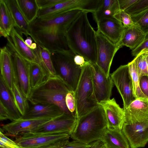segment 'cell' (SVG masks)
<instances>
[{
    "label": "cell",
    "instance_id": "1",
    "mask_svg": "<svg viewBox=\"0 0 148 148\" xmlns=\"http://www.w3.org/2000/svg\"><path fill=\"white\" fill-rule=\"evenodd\" d=\"M82 11L65 33L69 47L75 54L83 56L91 64L97 60L96 31L88 21L87 13Z\"/></svg>",
    "mask_w": 148,
    "mask_h": 148
},
{
    "label": "cell",
    "instance_id": "2",
    "mask_svg": "<svg viewBox=\"0 0 148 148\" xmlns=\"http://www.w3.org/2000/svg\"><path fill=\"white\" fill-rule=\"evenodd\" d=\"M70 91L58 75L49 76L38 86L32 89L27 100L32 105H55L64 113L77 118L69 111L66 103V95Z\"/></svg>",
    "mask_w": 148,
    "mask_h": 148
},
{
    "label": "cell",
    "instance_id": "3",
    "mask_svg": "<svg viewBox=\"0 0 148 148\" xmlns=\"http://www.w3.org/2000/svg\"><path fill=\"white\" fill-rule=\"evenodd\" d=\"M107 128L104 111L99 104L92 111L77 119L70 137L73 140L90 144L100 140Z\"/></svg>",
    "mask_w": 148,
    "mask_h": 148
},
{
    "label": "cell",
    "instance_id": "4",
    "mask_svg": "<svg viewBox=\"0 0 148 148\" xmlns=\"http://www.w3.org/2000/svg\"><path fill=\"white\" fill-rule=\"evenodd\" d=\"M74 92L77 119L99 105L94 92L90 63L82 68L77 87Z\"/></svg>",
    "mask_w": 148,
    "mask_h": 148
},
{
    "label": "cell",
    "instance_id": "5",
    "mask_svg": "<svg viewBox=\"0 0 148 148\" xmlns=\"http://www.w3.org/2000/svg\"><path fill=\"white\" fill-rule=\"evenodd\" d=\"M51 54L57 75L74 92L82 69L75 63L74 57L75 55L70 50L53 51Z\"/></svg>",
    "mask_w": 148,
    "mask_h": 148
},
{
    "label": "cell",
    "instance_id": "6",
    "mask_svg": "<svg viewBox=\"0 0 148 148\" xmlns=\"http://www.w3.org/2000/svg\"><path fill=\"white\" fill-rule=\"evenodd\" d=\"M82 11L75 9L64 12L51 19L36 18L30 24L31 33L48 29H58L66 32Z\"/></svg>",
    "mask_w": 148,
    "mask_h": 148
},
{
    "label": "cell",
    "instance_id": "7",
    "mask_svg": "<svg viewBox=\"0 0 148 148\" xmlns=\"http://www.w3.org/2000/svg\"><path fill=\"white\" fill-rule=\"evenodd\" d=\"M110 75L122 98L125 109L136 99L128 64L120 66Z\"/></svg>",
    "mask_w": 148,
    "mask_h": 148
},
{
    "label": "cell",
    "instance_id": "8",
    "mask_svg": "<svg viewBox=\"0 0 148 148\" xmlns=\"http://www.w3.org/2000/svg\"><path fill=\"white\" fill-rule=\"evenodd\" d=\"M77 121V118L64 113L27 132L36 134L66 133L71 136Z\"/></svg>",
    "mask_w": 148,
    "mask_h": 148
},
{
    "label": "cell",
    "instance_id": "9",
    "mask_svg": "<svg viewBox=\"0 0 148 148\" xmlns=\"http://www.w3.org/2000/svg\"><path fill=\"white\" fill-rule=\"evenodd\" d=\"M65 33L57 30H44L32 33L31 37L37 44L41 45L51 52L70 50Z\"/></svg>",
    "mask_w": 148,
    "mask_h": 148
},
{
    "label": "cell",
    "instance_id": "10",
    "mask_svg": "<svg viewBox=\"0 0 148 148\" xmlns=\"http://www.w3.org/2000/svg\"><path fill=\"white\" fill-rule=\"evenodd\" d=\"M7 38L6 47L10 51L12 56L20 88L24 95L27 99L32 90L30 79V63L21 57L15 50L9 36Z\"/></svg>",
    "mask_w": 148,
    "mask_h": 148
},
{
    "label": "cell",
    "instance_id": "11",
    "mask_svg": "<svg viewBox=\"0 0 148 148\" xmlns=\"http://www.w3.org/2000/svg\"><path fill=\"white\" fill-rule=\"evenodd\" d=\"M97 60L96 64L106 75L110 76L113 58L119 49L99 31H96Z\"/></svg>",
    "mask_w": 148,
    "mask_h": 148
},
{
    "label": "cell",
    "instance_id": "12",
    "mask_svg": "<svg viewBox=\"0 0 148 148\" xmlns=\"http://www.w3.org/2000/svg\"><path fill=\"white\" fill-rule=\"evenodd\" d=\"M70 137L66 133L36 134L25 132L15 136L14 141L22 148H38L69 139Z\"/></svg>",
    "mask_w": 148,
    "mask_h": 148
},
{
    "label": "cell",
    "instance_id": "13",
    "mask_svg": "<svg viewBox=\"0 0 148 148\" xmlns=\"http://www.w3.org/2000/svg\"><path fill=\"white\" fill-rule=\"evenodd\" d=\"M122 131L131 148L143 147L148 142V120L124 123Z\"/></svg>",
    "mask_w": 148,
    "mask_h": 148
},
{
    "label": "cell",
    "instance_id": "14",
    "mask_svg": "<svg viewBox=\"0 0 148 148\" xmlns=\"http://www.w3.org/2000/svg\"><path fill=\"white\" fill-rule=\"evenodd\" d=\"M92 81L95 97L98 103L110 99L113 83L96 64H91Z\"/></svg>",
    "mask_w": 148,
    "mask_h": 148
},
{
    "label": "cell",
    "instance_id": "15",
    "mask_svg": "<svg viewBox=\"0 0 148 148\" xmlns=\"http://www.w3.org/2000/svg\"><path fill=\"white\" fill-rule=\"evenodd\" d=\"M105 113L107 128L122 130L125 119V111L116 102L114 98L99 104Z\"/></svg>",
    "mask_w": 148,
    "mask_h": 148
},
{
    "label": "cell",
    "instance_id": "16",
    "mask_svg": "<svg viewBox=\"0 0 148 148\" xmlns=\"http://www.w3.org/2000/svg\"><path fill=\"white\" fill-rule=\"evenodd\" d=\"M0 77L12 93L13 84L18 81L11 52L6 46L0 49Z\"/></svg>",
    "mask_w": 148,
    "mask_h": 148
},
{
    "label": "cell",
    "instance_id": "17",
    "mask_svg": "<svg viewBox=\"0 0 148 148\" xmlns=\"http://www.w3.org/2000/svg\"><path fill=\"white\" fill-rule=\"evenodd\" d=\"M96 23L97 30L119 48L124 29L122 23L114 17L103 18Z\"/></svg>",
    "mask_w": 148,
    "mask_h": 148
},
{
    "label": "cell",
    "instance_id": "18",
    "mask_svg": "<svg viewBox=\"0 0 148 148\" xmlns=\"http://www.w3.org/2000/svg\"><path fill=\"white\" fill-rule=\"evenodd\" d=\"M52 119L47 118L23 119L21 118L3 125L2 130L9 134L16 136L21 133L30 131Z\"/></svg>",
    "mask_w": 148,
    "mask_h": 148
},
{
    "label": "cell",
    "instance_id": "19",
    "mask_svg": "<svg viewBox=\"0 0 148 148\" xmlns=\"http://www.w3.org/2000/svg\"><path fill=\"white\" fill-rule=\"evenodd\" d=\"M124 110V123H130L148 120V99H136Z\"/></svg>",
    "mask_w": 148,
    "mask_h": 148
},
{
    "label": "cell",
    "instance_id": "20",
    "mask_svg": "<svg viewBox=\"0 0 148 148\" xmlns=\"http://www.w3.org/2000/svg\"><path fill=\"white\" fill-rule=\"evenodd\" d=\"M12 45L16 52L30 63L40 64L37 55L35 51L31 49L25 42L22 35L14 27L9 36Z\"/></svg>",
    "mask_w": 148,
    "mask_h": 148
},
{
    "label": "cell",
    "instance_id": "21",
    "mask_svg": "<svg viewBox=\"0 0 148 148\" xmlns=\"http://www.w3.org/2000/svg\"><path fill=\"white\" fill-rule=\"evenodd\" d=\"M64 113L58 106L52 104L32 105L21 118L32 119L42 118L53 119Z\"/></svg>",
    "mask_w": 148,
    "mask_h": 148
},
{
    "label": "cell",
    "instance_id": "22",
    "mask_svg": "<svg viewBox=\"0 0 148 148\" xmlns=\"http://www.w3.org/2000/svg\"><path fill=\"white\" fill-rule=\"evenodd\" d=\"M145 36V34L135 25L124 27L119 48L120 49L123 46H125L133 51L143 42Z\"/></svg>",
    "mask_w": 148,
    "mask_h": 148
},
{
    "label": "cell",
    "instance_id": "23",
    "mask_svg": "<svg viewBox=\"0 0 148 148\" xmlns=\"http://www.w3.org/2000/svg\"><path fill=\"white\" fill-rule=\"evenodd\" d=\"M12 18L14 27L21 35L31 36L30 24L25 19L17 4L16 0H5Z\"/></svg>",
    "mask_w": 148,
    "mask_h": 148
},
{
    "label": "cell",
    "instance_id": "24",
    "mask_svg": "<svg viewBox=\"0 0 148 148\" xmlns=\"http://www.w3.org/2000/svg\"><path fill=\"white\" fill-rule=\"evenodd\" d=\"M100 140L106 148H130L128 141L121 130L107 128Z\"/></svg>",
    "mask_w": 148,
    "mask_h": 148
},
{
    "label": "cell",
    "instance_id": "25",
    "mask_svg": "<svg viewBox=\"0 0 148 148\" xmlns=\"http://www.w3.org/2000/svg\"><path fill=\"white\" fill-rule=\"evenodd\" d=\"M0 101L8 111L12 121L21 118L22 115L18 110L11 93L2 78H0Z\"/></svg>",
    "mask_w": 148,
    "mask_h": 148
},
{
    "label": "cell",
    "instance_id": "26",
    "mask_svg": "<svg viewBox=\"0 0 148 148\" xmlns=\"http://www.w3.org/2000/svg\"><path fill=\"white\" fill-rule=\"evenodd\" d=\"M120 10L118 0H100L97 9L92 14L97 23L102 19L113 17Z\"/></svg>",
    "mask_w": 148,
    "mask_h": 148
},
{
    "label": "cell",
    "instance_id": "27",
    "mask_svg": "<svg viewBox=\"0 0 148 148\" xmlns=\"http://www.w3.org/2000/svg\"><path fill=\"white\" fill-rule=\"evenodd\" d=\"M0 35L8 38L13 28L14 22L5 0H0Z\"/></svg>",
    "mask_w": 148,
    "mask_h": 148
},
{
    "label": "cell",
    "instance_id": "28",
    "mask_svg": "<svg viewBox=\"0 0 148 148\" xmlns=\"http://www.w3.org/2000/svg\"><path fill=\"white\" fill-rule=\"evenodd\" d=\"M35 50L38 56L40 64L47 76L57 75L51 56L50 51L41 45L37 44Z\"/></svg>",
    "mask_w": 148,
    "mask_h": 148
},
{
    "label": "cell",
    "instance_id": "29",
    "mask_svg": "<svg viewBox=\"0 0 148 148\" xmlns=\"http://www.w3.org/2000/svg\"><path fill=\"white\" fill-rule=\"evenodd\" d=\"M21 12L30 24L37 18L40 9L36 0H16Z\"/></svg>",
    "mask_w": 148,
    "mask_h": 148
},
{
    "label": "cell",
    "instance_id": "30",
    "mask_svg": "<svg viewBox=\"0 0 148 148\" xmlns=\"http://www.w3.org/2000/svg\"><path fill=\"white\" fill-rule=\"evenodd\" d=\"M11 93L15 105L22 116L29 108V106L27 99L21 89L18 81L14 83Z\"/></svg>",
    "mask_w": 148,
    "mask_h": 148
},
{
    "label": "cell",
    "instance_id": "31",
    "mask_svg": "<svg viewBox=\"0 0 148 148\" xmlns=\"http://www.w3.org/2000/svg\"><path fill=\"white\" fill-rule=\"evenodd\" d=\"M30 73L32 89L38 86L47 76L41 65L37 63H30Z\"/></svg>",
    "mask_w": 148,
    "mask_h": 148
},
{
    "label": "cell",
    "instance_id": "32",
    "mask_svg": "<svg viewBox=\"0 0 148 148\" xmlns=\"http://www.w3.org/2000/svg\"><path fill=\"white\" fill-rule=\"evenodd\" d=\"M127 64L132 79L134 93L136 99L147 98L140 89L139 84L140 78L134 60H133Z\"/></svg>",
    "mask_w": 148,
    "mask_h": 148
},
{
    "label": "cell",
    "instance_id": "33",
    "mask_svg": "<svg viewBox=\"0 0 148 148\" xmlns=\"http://www.w3.org/2000/svg\"><path fill=\"white\" fill-rule=\"evenodd\" d=\"M134 60L140 79L143 76H148V53L146 51L142 52Z\"/></svg>",
    "mask_w": 148,
    "mask_h": 148
},
{
    "label": "cell",
    "instance_id": "34",
    "mask_svg": "<svg viewBox=\"0 0 148 148\" xmlns=\"http://www.w3.org/2000/svg\"><path fill=\"white\" fill-rule=\"evenodd\" d=\"M131 17L134 25L140 28L145 34L148 32V9Z\"/></svg>",
    "mask_w": 148,
    "mask_h": 148
},
{
    "label": "cell",
    "instance_id": "35",
    "mask_svg": "<svg viewBox=\"0 0 148 148\" xmlns=\"http://www.w3.org/2000/svg\"><path fill=\"white\" fill-rule=\"evenodd\" d=\"M148 9V0H137L124 11L131 16L139 14Z\"/></svg>",
    "mask_w": 148,
    "mask_h": 148
},
{
    "label": "cell",
    "instance_id": "36",
    "mask_svg": "<svg viewBox=\"0 0 148 148\" xmlns=\"http://www.w3.org/2000/svg\"><path fill=\"white\" fill-rule=\"evenodd\" d=\"M113 17L120 21L124 27H127L134 25L131 16L124 10H120Z\"/></svg>",
    "mask_w": 148,
    "mask_h": 148
},
{
    "label": "cell",
    "instance_id": "37",
    "mask_svg": "<svg viewBox=\"0 0 148 148\" xmlns=\"http://www.w3.org/2000/svg\"><path fill=\"white\" fill-rule=\"evenodd\" d=\"M2 131L1 130L0 132L1 147L2 148H22L14 141L10 139L5 136Z\"/></svg>",
    "mask_w": 148,
    "mask_h": 148
},
{
    "label": "cell",
    "instance_id": "38",
    "mask_svg": "<svg viewBox=\"0 0 148 148\" xmlns=\"http://www.w3.org/2000/svg\"><path fill=\"white\" fill-rule=\"evenodd\" d=\"M65 101L66 106L69 111L74 117L77 118L73 92L70 91L68 93L66 97Z\"/></svg>",
    "mask_w": 148,
    "mask_h": 148
},
{
    "label": "cell",
    "instance_id": "39",
    "mask_svg": "<svg viewBox=\"0 0 148 148\" xmlns=\"http://www.w3.org/2000/svg\"><path fill=\"white\" fill-rule=\"evenodd\" d=\"M148 51V32L145 34L143 42L136 49L132 51L133 56H136L141 52Z\"/></svg>",
    "mask_w": 148,
    "mask_h": 148
},
{
    "label": "cell",
    "instance_id": "40",
    "mask_svg": "<svg viewBox=\"0 0 148 148\" xmlns=\"http://www.w3.org/2000/svg\"><path fill=\"white\" fill-rule=\"evenodd\" d=\"M62 0H36L40 9L50 7L60 2Z\"/></svg>",
    "mask_w": 148,
    "mask_h": 148
},
{
    "label": "cell",
    "instance_id": "41",
    "mask_svg": "<svg viewBox=\"0 0 148 148\" xmlns=\"http://www.w3.org/2000/svg\"><path fill=\"white\" fill-rule=\"evenodd\" d=\"M91 145V143L86 144L73 140L69 141L63 148H89Z\"/></svg>",
    "mask_w": 148,
    "mask_h": 148
},
{
    "label": "cell",
    "instance_id": "42",
    "mask_svg": "<svg viewBox=\"0 0 148 148\" xmlns=\"http://www.w3.org/2000/svg\"><path fill=\"white\" fill-rule=\"evenodd\" d=\"M139 84L142 92L148 99V76H142L140 79Z\"/></svg>",
    "mask_w": 148,
    "mask_h": 148
},
{
    "label": "cell",
    "instance_id": "43",
    "mask_svg": "<svg viewBox=\"0 0 148 148\" xmlns=\"http://www.w3.org/2000/svg\"><path fill=\"white\" fill-rule=\"evenodd\" d=\"M69 139L52 143L38 148H63L69 142Z\"/></svg>",
    "mask_w": 148,
    "mask_h": 148
},
{
    "label": "cell",
    "instance_id": "44",
    "mask_svg": "<svg viewBox=\"0 0 148 148\" xmlns=\"http://www.w3.org/2000/svg\"><path fill=\"white\" fill-rule=\"evenodd\" d=\"M7 119L11 120L10 114L7 109L0 101V120L2 121Z\"/></svg>",
    "mask_w": 148,
    "mask_h": 148
},
{
    "label": "cell",
    "instance_id": "45",
    "mask_svg": "<svg viewBox=\"0 0 148 148\" xmlns=\"http://www.w3.org/2000/svg\"><path fill=\"white\" fill-rule=\"evenodd\" d=\"M74 60L76 64L82 68L90 63L86 60L83 56L78 54L75 55Z\"/></svg>",
    "mask_w": 148,
    "mask_h": 148
},
{
    "label": "cell",
    "instance_id": "46",
    "mask_svg": "<svg viewBox=\"0 0 148 148\" xmlns=\"http://www.w3.org/2000/svg\"><path fill=\"white\" fill-rule=\"evenodd\" d=\"M137 0H118L120 10H124L128 8Z\"/></svg>",
    "mask_w": 148,
    "mask_h": 148
},
{
    "label": "cell",
    "instance_id": "47",
    "mask_svg": "<svg viewBox=\"0 0 148 148\" xmlns=\"http://www.w3.org/2000/svg\"><path fill=\"white\" fill-rule=\"evenodd\" d=\"M89 148H106L102 142L98 140L91 143V146Z\"/></svg>",
    "mask_w": 148,
    "mask_h": 148
},
{
    "label": "cell",
    "instance_id": "48",
    "mask_svg": "<svg viewBox=\"0 0 148 148\" xmlns=\"http://www.w3.org/2000/svg\"><path fill=\"white\" fill-rule=\"evenodd\" d=\"M31 37L28 36L27 37L26 39L25 40V44L30 48L32 44L33 43V40Z\"/></svg>",
    "mask_w": 148,
    "mask_h": 148
},
{
    "label": "cell",
    "instance_id": "49",
    "mask_svg": "<svg viewBox=\"0 0 148 148\" xmlns=\"http://www.w3.org/2000/svg\"><path fill=\"white\" fill-rule=\"evenodd\" d=\"M37 47V45L35 42H33L30 48L33 50H35Z\"/></svg>",
    "mask_w": 148,
    "mask_h": 148
},
{
    "label": "cell",
    "instance_id": "50",
    "mask_svg": "<svg viewBox=\"0 0 148 148\" xmlns=\"http://www.w3.org/2000/svg\"><path fill=\"white\" fill-rule=\"evenodd\" d=\"M146 51V52H147L148 53V51Z\"/></svg>",
    "mask_w": 148,
    "mask_h": 148
},
{
    "label": "cell",
    "instance_id": "51",
    "mask_svg": "<svg viewBox=\"0 0 148 148\" xmlns=\"http://www.w3.org/2000/svg\"><path fill=\"white\" fill-rule=\"evenodd\" d=\"M0 148H1V147H0Z\"/></svg>",
    "mask_w": 148,
    "mask_h": 148
}]
</instances>
